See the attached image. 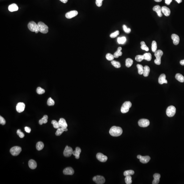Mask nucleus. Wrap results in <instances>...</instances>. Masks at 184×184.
Segmentation results:
<instances>
[{
    "mask_svg": "<svg viewBox=\"0 0 184 184\" xmlns=\"http://www.w3.org/2000/svg\"><path fill=\"white\" fill-rule=\"evenodd\" d=\"M122 132L121 128L114 126L110 128L109 133L113 137H118L120 136L122 134Z\"/></svg>",
    "mask_w": 184,
    "mask_h": 184,
    "instance_id": "f257e3e1",
    "label": "nucleus"
},
{
    "mask_svg": "<svg viewBox=\"0 0 184 184\" xmlns=\"http://www.w3.org/2000/svg\"><path fill=\"white\" fill-rule=\"evenodd\" d=\"M163 54V51L161 50L156 51L154 53V56L156 59L154 60L155 64L157 65H160L161 64V58Z\"/></svg>",
    "mask_w": 184,
    "mask_h": 184,
    "instance_id": "f03ea898",
    "label": "nucleus"
},
{
    "mask_svg": "<svg viewBox=\"0 0 184 184\" xmlns=\"http://www.w3.org/2000/svg\"><path fill=\"white\" fill-rule=\"evenodd\" d=\"M38 30L41 33L43 34H47L48 32V27L43 22L40 21L38 24Z\"/></svg>",
    "mask_w": 184,
    "mask_h": 184,
    "instance_id": "7ed1b4c3",
    "label": "nucleus"
},
{
    "mask_svg": "<svg viewBox=\"0 0 184 184\" xmlns=\"http://www.w3.org/2000/svg\"><path fill=\"white\" fill-rule=\"evenodd\" d=\"M132 107V103L130 101H126L122 104L121 108V113L124 114L128 112L130 108Z\"/></svg>",
    "mask_w": 184,
    "mask_h": 184,
    "instance_id": "20e7f679",
    "label": "nucleus"
},
{
    "mask_svg": "<svg viewBox=\"0 0 184 184\" xmlns=\"http://www.w3.org/2000/svg\"><path fill=\"white\" fill-rule=\"evenodd\" d=\"M28 29L32 32H35L36 33L39 32L38 24L34 21H30L28 25Z\"/></svg>",
    "mask_w": 184,
    "mask_h": 184,
    "instance_id": "39448f33",
    "label": "nucleus"
},
{
    "mask_svg": "<svg viewBox=\"0 0 184 184\" xmlns=\"http://www.w3.org/2000/svg\"><path fill=\"white\" fill-rule=\"evenodd\" d=\"M175 113H176V108L175 107L172 105L168 107L166 110V114L168 117H173L175 115Z\"/></svg>",
    "mask_w": 184,
    "mask_h": 184,
    "instance_id": "423d86ee",
    "label": "nucleus"
},
{
    "mask_svg": "<svg viewBox=\"0 0 184 184\" xmlns=\"http://www.w3.org/2000/svg\"><path fill=\"white\" fill-rule=\"evenodd\" d=\"M21 151V148L18 146H14L11 149L10 152L13 156H16L20 154Z\"/></svg>",
    "mask_w": 184,
    "mask_h": 184,
    "instance_id": "0eeeda50",
    "label": "nucleus"
},
{
    "mask_svg": "<svg viewBox=\"0 0 184 184\" xmlns=\"http://www.w3.org/2000/svg\"><path fill=\"white\" fill-rule=\"evenodd\" d=\"M93 180L97 184H104L105 181V179L103 177L99 175L94 177Z\"/></svg>",
    "mask_w": 184,
    "mask_h": 184,
    "instance_id": "6e6552de",
    "label": "nucleus"
},
{
    "mask_svg": "<svg viewBox=\"0 0 184 184\" xmlns=\"http://www.w3.org/2000/svg\"><path fill=\"white\" fill-rule=\"evenodd\" d=\"M73 149L71 147H68L67 145L65 147L64 151V157H71L73 154Z\"/></svg>",
    "mask_w": 184,
    "mask_h": 184,
    "instance_id": "1a4fd4ad",
    "label": "nucleus"
},
{
    "mask_svg": "<svg viewBox=\"0 0 184 184\" xmlns=\"http://www.w3.org/2000/svg\"><path fill=\"white\" fill-rule=\"evenodd\" d=\"M138 125L141 127H146L150 124V121L148 119H141L138 121Z\"/></svg>",
    "mask_w": 184,
    "mask_h": 184,
    "instance_id": "9d476101",
    "label": "nucleus"
},
{
    "mask_svg": "<svg viewBox=\"0 0 184 184\" xmlns=\"http://www.w3.org/2000/svg\"><path fill=\"white\" fill-rule=\"evenodd\" d=\"M96 157L98 161L102 162H106L108 159L107 156L101 153H98L96 155Z\"/></svg>",
    "mask_w": 184,
    "mask_h": 184,
    "instance_id": "9b49d317",
    "label": "nucleus"
},
{
    "mask_svg": "<svg viewBox=\"0 0 184 184\" xmlns=\"http://www.w3.org/2000/svg\"><path fill=\"white\" fill-rule=\"evenodd\" d=\"M25 104L23 102H19L16 106V110L18 113H21L23 112L25 108Z\"/></svg>",
    "mask_w": 184,
    "mask_h": 184,
    "instance_id": "f8f14e48",
    "label": "nucleus"
},
{
    "mask_svg": "<svg viewBox=\"0 0 184 184\" xmlns=\"http://www.w3.org/2000/svg\"><path fill=\"white\" fill-rule=\"evenodd\" d=\"M78 14V12L77 11H71L66 13L65 16L66 18H68V19H71V18H73V17L77 16Z\"/></svg>",
    "mask_w": 184,
    "mask_h": 184,
    "instance_id": "ddd939ff",
    "label": "nucleus"
},
{
    "mask_svg": "<svg viewBox=\"0 0 184 184\" xmlns=\"http://www.w3.org/2000/svg\"><path fill=\"white\" fill-rule=\"evenodd\" d=\"M74 171L70 167L66 168L63 171V173L65 175H72L74 174Z\"/></svg>",
    "mask_w": 184,
    "mask_h": 184,
    "instance_id": "4468645a",
    "label": "nucleus"
},
{
    "mask_svg": "<svg viewBox=\"0 0 184 184\" xmlns=\"http://www.w3.org/2000/svg\"><path fill=\"white\" fill-rule=\"evenodd\" d=\"M166 76L164 74H162L160 75L158 78V83L160 84H163L164 83L167 84V81L166 79Z\"/></svg>",
    "mask_w": 184,
    "mask_h": 184,
    "instance_id": "2eb2a0df",
    "label": "nucleus"
},
{
    "mask_svg": "<svg viewBox=\"0 0 184 184\" xmlns=\"http://www.w3.org/2000/svg\"><path fill=\"white\" fill-rule=\"evenodd\" d=\"M171 39L173 40V43L175 45H177L179 43L180 38L178 35L173 34L171 36Z\"/></svg>",
    "mask_w": 184,
    "mask_h": 184,
    "instance_id": "dca6fc26",
    "label": "nucleus"
},
{
    "mask_svg": "<svg viewBox=\"0 0 184 184\" xmlns=\"http://www.w3.org/2000/svg\"><path fill=\"white\" fill-rule=\"evenodd\" d=\"M162 12L165 15L168 17L171 14V10L168 8L166 6H163L161 8Z\"/></svg>",
    "mask_w": 184,
    "mask_h": 184,
    "instance_id": "f3484780",
    "label": "nucleus"
},
{
    "mask_svg": "<svg viewBox=\"0 0 184 184\" xmlns=\"http://www.w3.org/2000/svg\"><path fill=\"white\" fill-rule=\"evenodd\" d=\"M60 124V127L63 128H67L68 127V124L64 118H61L60 119L58 122Z\"/></svg>",
    "mask_w": 184,
    "mask_h": 184,
    "instance_id": "a211bd4d",
    "label": "nucleus"
},
{
    "mask_svg": "<svg viewBox=\"0 0 184 184\" xmlns=\"http://www.w3.org/2000/svg\"><path fill=\"white\" fill-rule=\"evenodd\" d=\"M154 11H155L157 13L158 15L160 17H162V14L161 8L160 6L159 5H157L154 6L153 9Z\"/></svg>",
    "mask_w": 184,
    "mask_h": 184,
    "instance_id": "6ab92c4d",
    "label": "nucleus"
},
{
    "mask_svg": "<svg viewBox=\"0 0 184 184\" xmlns=\"http://www.w3.org/2000/svg\"><path fill=\"white\" fill-rule=\"evenodd\" d=\"M9 11L11 12H14L18 10V7L16 4H13L10 5L8 7Z\"/></svg>",
    "mask_w": 184,
    "mask_h": 184,
    "instance_id": "aec40b11",
    "label": "nucleus"
},
{
    "mask_svg": "<svg viewBox=\"0 0 184 184\" xmlns=\"http://www.w3.org/2000/svg\"><path fill=\"white\" fill-rule=\"evenodd\" d=\"M81 152V148L78 147H77L75 150L73 151V154L75 156V158L77 159H79Z\"/></svg>",
    "mask_w": 184,
    "mask_h": 184,
    "instance_id": "412c9836",
    "label": "nucleus"
},
{
    "mask_svg": "<svg viewBox=\"0 0 184 184\" xmlns=\"http://www.w3.org/2000/svg\"><path fill=\"white\" fill-rule=\"evenodd\" d=\"M153 177L154 178V180L152 182V184H158L160 182V179L161 177L160 175L158 174H155L154 175Z\"/></svg>",
    "mask_w": 184,
    "mask_h": 184,
    "instance_id": "4be33fe9",
    "label": "nucleus"
},
{
    "mask_svg": "<svg viewBox=\"0 0 184 184\" xmlns=\"http://www.w3.org/2000/svg\"><path fill=\"white\" fill-rule=\"evenodd\" d=\"M28 165L30 168L34 169H36L37 167V163L35 161L30 160L28 162Z\"/></svg>",
    "mask_w": 184,
    "mask_h": 184,
    "instance_id": "5701e85b",
    "label": "nucleus"
},
{
    "mask_svg": "<svg viewBox=\"0 0 184 184\" xmlns=\"http://www.w3.org/2000/svg\"><path fill=\"white\" fill-rule=\"evenodd\" d=\"M150 160V158L149 156H141L140 158V162L144 164L148 163Z\"/></svg>",
    "mask_w": 184,
    "mask_h": 184,
    "instance_id": "b1692460",
    "label": "nucleus"
},
{
    "mask_svg": "<svg viewBox=\"0 0 184 184\" xmlns=\"http://www.w3.org/2000/svg\"><path fill=\"white\" fill-rule=\"evenodd\" d=\"M122 49V48L120 47H119L118 48L117 50L114 54V58H118L119 56H120L122 55V53L121 51Z\"/></svg>",
    "mask_w": 184,
    "mask_h": 184,
    "instance_id": "393cba45",
    "label": "nucleus"
},
{
    "mask_svg": "<svg viewBox=\"0 0 184 184\" xmlns=\"http://www.w3.org/2000/svg\"><path fill=\"white\" fill-rule=\"evenodd\" d=\"M150 72V68L147 65H145V66L144 68V72H143V75L145 77H147L149 74Z\"/></svg>",
    "mask_w": 184,
    "mask_h": 184,
    "instance_id": "a878e982",
    "label": "nucleus"
},
{
    "mask_svg": "<svg viewBox=\"0 0 184 184\" xmlns=\"http://www.w3.org/2000/svg\"><path fill=\"white\" fill-rule=\"evenodd\" d=\"M175 78L177 80L181 83L184 82V77L180 73H177L175 75Z\"/></svg>",
    "mask_w": 184,
    "mask_h": 184,
    "instance_id": "bb28decb",
    "label": "nucleus"
},
{
    "mask_svg": "<svg viewBox=\"0 0 184 184\" xmlns=\"http://www.w3.org/2000/svg\"><path fill=\"white\" fill-rule=\"evenodd\" d=\"M48 117L47 115H45L41 119H40L39 121V124L40 125H42L43 124H46L48 121Z\"/></svg>",
    "mask_w": 184,
    "mask_h": 184,
    "instance_id": "cd10ccee",
    "label": "nucleus"
},
{
    "mask_svg": "<svg viewBox=\"0 0 184 184\" xmlns=\"http://www.w3.org/2000/svg\"><path fill=\"white\" fill-rule=\"evenodd\" d=\"M44 147V144L43 142L41 141H39L36 144V147L37 150L38 151L41 150Z\"/></svg>",
    "mask_w": 184,
    "mask_h": 184,
    "instance_id": "c85d7f7f",
    "label": "nucleus"
},
{
    "mask_svg": "<svg viewBox=\"0 0 184 184\" xmlns=\"http://www.w3.org/2000/svg\"><path fill=\"white\" fill-rule=\"evenodd\" d=\"M144 60L148 61H150L152 59V55L150 53H145L143 55Z\"/></svg>",
    "mask_w": 184,
    "mask_h": 184,
    "instance_id": "c756f323",
    "label": "nucleus"
},
{
    "mask_svg": "<svg viewBox=\"0 0 184 184\" xmlns=\"http://www.w3.org/2000/svg\"><path fill=\"white\" fill-rule=\"evenodd\" d=\"M133 61L132 59L131 58H127L126 59L125 61V65L127 67H130L133 64Z\"/></svg>",
    "mask_w": 184,
    "mask_h": 184,
    "instance_id": "7c9ffc66",
    "label": "nucleus"
},
{
    "mask_svg": "<svg viewBox=\"0 0 184 184\" xmlns=\"http://www.w3.org/2000/svg\"><path fill=\"white\" fill-rule=\"evenodd\" d=\"M137 67L138 70V74L140 75L143 74L144 72V68L143 65L140 64H137Z\"/></svg>",
    "mask_w": 184,
    "mask_h": 184,
    "instance_id": "2f4dec72",
    "label": "nucleus"
},
{
    "mask_svg": "<svg viewBox=\"0 0 184 184\" xmlns=\"http://www.w3.org/2000/svg\"><path fill=\"white\" fill-rule=\"evenodd\" d=\"M152 50L153 52H155L157 50V43L155 41H153L152 43L151 47Z\"/></svg>",
    "mask_w": 184,
    "mask_h": 184,
    "instance_id": "473e14b6",
    "label": "nucleus"
},
{
    "mask_svg": "<svg viewBox=\"0 0 184 184\" xmlns=\"http://www.w3.org/2000/svg\"><path fill=\"white\" fill-rule=\"evenodd\" d=\"M141 48L142 50H145L146 51H148L149 50V48L148 47H147V45L145 44V42L142 41L141 42Z\"/></svg>",
    "mask_w": 184,
    "mask_h": 184,
    "instance_id": "72a5a7b5",
    "label": "nucleus"
},
{
    "mask_svg": "<svg viewBox=\"0 0 184 184\" xmlns=\"http://www.w3.org/2000/svg\"><path fill=\"white\" fill-rule=\"evenodd\" d=\"M126 41V38L125 37H122L118 38L117 39V41L118 43L120 44H123L125 43Z\"/></svg>",
    "mask_w": 184,
    "mask_h": 184,
    "instance_id": "f704fd0d",
    "label": "nucleus"
},
{
    "mask_svg": "<svg viewBox=\"0 0 184 184\" xmlns=\"http://www.w3.org/2000/svg\"><path fill=\"white\" fill-rule=\"evenodd\" d=\"M64 131H65L64 128H58L57 130L55 133V134L56 136H60L63 133Z\"/></svg>",
    "mask_w": 184,
    "mask_h": 184,
    "instance_id": "c9c22d12",
    "label": "nucleus"
},
{
    "mask_svg": "<svg viewBox=\"0 0 184 184\" xmlns=\"http://www.w3.org/2000/svg\"><path fill=\"white\" fill-rule=\"evenodd\" d=\"M111 64L116 68H120L121 64L119 62L116 61L112 60L111 61Z\"/></svg>",
    "mask_w": 184,
    "mask_h": 184,
    "instance_id": "e433bc0d",
    "label": "nucleus"
},
{
    "mask_svg": "<svg viewBox=\"0 0 184 184\" xmlns=\"http://www.w3.org/2000/svg\"><path fill=\"white\" fill-rule=\"evenodd\" d=\"M134 174V171L133 170H128V171H125L124 172V176H127L128 175H133Z\"/></svg>",
    "mask_w": 184,
    "mask_h": 184,
    "instance_id": "4c0bfd02",
    "label": "nucleus"
},
{
    "mask_svg": "<svg viewBox=\"0 0 184 184\" xmlns=\"http://www.w3.org/2000/svg\"><path fill=\"white\" fill-rule=\"evenodd\" d=\"M125 183L127 184H131L132 183V177L131 175L126 176L125 178Z\"/></svg>",
    "mask_w": 184,
    "mask_h": 184,
    "instance_id": "58836bf2",
    "label": "nucleus"
},
{
    "mask_svg": "<svg viewBox=\"0 0 184 184\" xmlns=\"http://www.w3.org/2000/svg\"><path fill=\"white\" fill-rule=\"evenodd\" d=\"M51 124L53 125V126L54 128H58L60 127V124H59L58 122H57L55 120H53L51 121Z\"/></svg>",
    "mask_w": 184,
    "mask_h": 184,
    "instance_id": "ea45409f",
    "label": "nucleus"
},
{
    "mask_svg": "<svg viewBox=\"0 0 184 184\" xmlns=\"http://www.w3.org/2000/svg\"><path fill=\"white\" fill-rule=\"evenodd\" d=\"M37 92L39 94H43L45 92V90L40 87H38L37 89Z\"/></svg>",
    "mask_w": 184,
    "mask_h": 184,
    "instance_id": "a19ab883",
    "label": "nucleus"
},
{
    "mask_svg": "<svg viewBox=\"0 0 184 184\" xmlns=\"http://www.w3.org/2000/svg\"><path fill=\"white\" fill-rule=\"evenodd\" d=\"M106 58L107 60L109 61H112L114 58V55L110 53L107 54L106 56Z\"/></svg>",
    "mask_w": 184,
    "mask_h": 184,
    "instance_id": "79ce46f5",
    "label": "nucleus"
},
{
    "mask_svg": "<svg viewBox=\"0 0 184 184\" xmlns=\"http://www.w3.org/2000/svg\"><path fill=\"white\" fill-rule=\"evenodd\" d=\"M47 104L48 106H53L55 104V102L51 98H50L47 100Z\"/></svg>",
    "mask_w": 184,
    "mask_h": 184,
    "instance_id": "37998d69",
    "label": "nucleus"
},
{
    "mask_svg": "<svg viewBox=\"0 0 184 184\" xmlns=\"http://www.w3.org/2000/svg\"><path fill=\"white\" fill-rule=\"evenodd\" d=\"M135 60L138 62H141L143 60H144L143 55H137L135 57Z\"/></svg>",
    "mask_w": 184,
    "mask_h": 184,
    "instance_id": "c03bdc74",
    "label": "nucleus"
},
{
    "mask_svg": "<svg viewBox=\"0 0 184 184\" xmlns=\"http://www.w3.org/2000/svg\"><path fill=\"white\" fill-rule=\"evenodd\" d=\"M119 34V31L118 30L116 31L114 33H112L110 35V37L111 38H115L118 36Z\"/></svg>",
    "mask_w": 184,
    "mask_h": 184,
    "instance_id": "a18cd8bd",
    "label": "nucleus"
},
{
    "mask_svg": "<svg viewBox=\"0 0 184 184\" xmlns=\"http://www.w3.org/2000/svg\"><path fill=\"white\" fill-rule=\"evenodd\" d=\"M123 28L124 31L125 33H127V34H129L130 33L131 31L130 28H128L125 25H123Z\"/></svg>",
    "mask_w": 184,
    "mask_h": 184,
    "instance_id": "49530a36",
    "label": "nucleus"
},
{
    "mask_svg": "<svg viewBox=\"0 0 184 184\" xmlns=\"http://www.w3.org/2000/svg\"><path fill=\"white\" fill-rule=\"evenodd\" d=\"M17 134L21 138H23L24 137V134L23 133L21 132V131L20 129L17 130Z\"/></svg>",
    "mask_w": 184,
    "mask_h": 184,
    "instance_id": "de8ad7c7",
    "label": "nucleus"
},
{
    "mask_svg": "<svg viewBox=\"0 0 184 184\" xmlns=\"http://www.w3.org/2000/svg\"><path fill=\"white\" fill-rule=\"evenodd\" d=\"M103 0H96L95 3L96 5L98 7H101L102 4V1Z\"/></svg>",
    "mask_w": 184,
    "mask_h": 184,
    "instance_id": "09e8293b",
    "label": "nucleus"
},
{
    "mask_svg": "<svg viewBox=\"0 0 184 184\" xmlns=\"http://www.w3.org/2000/svg\"><path fill=\"white\" fill-rule=\"evenodd\" d=\"M6 123V120L2 116H0V124L4 125Z\"/></svg>",
    "mask_w": 184,
    "mask_h": 184,
    "instance_id": "8fccbe9b",
    "label": "nucleus"
},
{
    "mask_svg": "<svg viewBox=\"0 0 184 184\" xmlns=\"http://www.w3.org/2000/svg\"><path fill=\"white\" fill-rule=\"evenodd\" d=\"M25 131L27 133H30L31 131L30 128L27 127H26L25 128Z\"/></svg>",
    "mask_w": 184,
    "mask_h": 184,
    "instance_id": "3c124183",
    "label": "nucleus"
},
{
    "mask_svg": "<svg viewBox=\"0 0 184 184\" xmlns=\"http://www.w3.org/2000/svg\"><path fill=\"white\" fill-rule=\"evenodd\" d=\"M172 1V0H165V3L167 5H169Z\"/></svg>",
    "mask_w": 184,
    "mask_h": 184,
    "instance_id": "603ef678",
    "label": "nucleus"
},
{
    "mask_svg": "<svg viewBox=\"0 0 184 184\" xmlns=\"http://www.w3.org/2000/svg\"><path fill=\"white\" fill-rule=\"evenodd\" d=\"M60 0L62 3H64V4L67 3L68 1V0Z\"/></svg>",
    "mask_w": 184,
    "mask_h": 184,
    "instance_id": "864d4df0",
    "label": "nucleus"
},
{
    "mask_svg": "<svg viewBox=\"0 0 184 184\" xmlns=\"http://www.w3.org/2000/svg\"><path fill=\"white\" fill-rule=\"evenodd\" d=\"M180 64L182 65H184V60H181L180 61Z\"/></svg>",
    "mask_w": 184,
    "mask_h": 184,
    "instance_id": "5fc2aeb1",
    "label": "nucleus"
},
{
    "mask_svg": "<svg viewBox=\"0 0 184 184\" xmlns=\"http://www.w3.org/2000/svg\"><path fill=\"white\" fill-rule=\"evenodd\" d=\"M178 4H180L182 2V0H175Z\"/></svg>",
    "mask_w": 184,
    "mask_h": 184,
    "instance_id": "6e6d98bb",
    "label": "nucleus"
},
{
    "mask_svg": "<svg viewBox=\"0 0 184 184\" xmlns=\"http://www.w3.org/2000/svg\"><path fill=\"white\" fill-rule=\"evenodd\" d=\"M141 155H138L137 156V158H138V159H140V158H141Z\"/></svg>",
    "mask_w": 184,
    "mask_h": 184,
    "instance_id": "4d7b16f0",
    "label": "nucleus"
},
{
    "mask_svg": "<svg viewBox=\"0 0 184 184\" xmlns=\"http://www.w3.org/2000/svg\"><path fill=\"white\" fill-rule=\"evenodd\" d=\"M155 1L157 2H160L162 1V0H154Z\"/></svg>",
    "mask_w": 184,
    "mask_h": 184,
    "instance_id": "13d9d810",
    "label": "nucleus"
}]
</instances>
